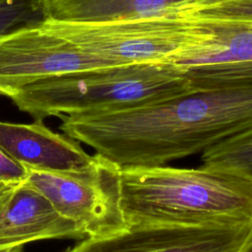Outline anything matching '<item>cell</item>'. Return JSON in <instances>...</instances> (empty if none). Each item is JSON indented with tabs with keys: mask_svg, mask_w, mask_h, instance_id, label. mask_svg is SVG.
<instances>
[{
	"mask_svg": "<svg viewBox=\"0 0 252 252\" xmlns=\"http://www.w3.org/2000/svg\"><path fill=\"white\" fill-rule=\"evenodd\" d=\"M60 118L64 134L120 168L159 166L252 128V90H193L136 108Z\"/></svg>",
	"mask_w": 252,
	"mask_h": 252,
	"instance_id": "6da1fadb",
	"label": "cell"
},
{
	"mask_svg": "<svg viewBox=\"0 0 252 252\" xmlns=\"http://www.w3.org/2000/svg\"><path fill=\"white\" fill-rule=\"evenodd\" d=\"M120 199L128 226L252 222V180L202 165L121 168Z\"/></svg>",
	"mask_w": 252,
	"mask_h": 252,
	"instance_id": "7a4b0ae2",
	"label": "cell"
},
{
	"mask_svg": "<svg viewBox=\"0 0 252 252\" xmlns=\"http://www.w3.org/2000/svg\"><path fill=\"white\" fill-rule=\"evenodd\" d=\"M171 63L110 66L51 77L32 84L10 99L35 121L47 117L117 111L156 103L193 91Z\"/></svg>",
	"mask_w": 252,
	"mask_h": 252,
	"instance_id": "3957f363",
	"label": "cell"
},
{
	"mask_svg": "<svg viewBox=\"0 0 252 252\" xmlns=\"http://www.w3.org/2000/svg\"><path fill=\"white\" fill-rule=\"evenodd\" d=\"M49 31L77 48L115 66L168 63L198 36L191 16H158L106 23L42 21Z\"/></svg>",
	"mask_w": 252,
	"mask_h": 252,
	"instance_id": "277c9868",
	"label": "cell"
},
{
	"mask_svg": "<svg viewBox=\"0 0 252 252\" xmlns=\"http://www.w3.org/2000/svg\"><path fill=\"white\" fill-rule=\"evenodd\" d=\"M120 170L116 164L94 154L93 161L77 171L29 169L24 183L74 221L86 239H99L128 228L121 208Z\"/></svg>",
	"mask_w": 252,
	"mask_h": 252,
	"instance_id": "5b68a950",
	"label": "cell"
},
{
	"mask_svg": "<svg viewBox=\"0 0 252 252\" xmlns=\"http://www.w3.org/2000/svg\"><path fill=\"white\" fill-rule=\"evenodd\" d=\"M193 18L198 36L168 63L194 90H252V19Z\"/></svg>",
	"mask_w": 252,
	"mask_h": 252,
	"instance_id": "8992f818",
	"label": "cell"
},
{
	"mask_svg": "<svg viewBox=\"0 0 252 252\" xmlns=\"http://www.w3.org/2000/svg\"><path fill=\"white\" fill-rule=\"evenodd\" d=\"M110 66L115 65L82 51L42 22L0 37V94L9 98L51 77Z\"/></svg>",
	"mask_w": 252,
	"mask_h": 252,
	"instance_id": "52a82bcc",
	"label": "cell"
},
{
	"mask_svg": "<svg viewBox=\"0 0 252 252\" xmlns=\"http://www.w3.org/2000/svg\"><path fill=\"white\" fill-rule=\"evenodd\" d=\"M252 222L236 225H133L115 235L84 239L66 252H245Z\"/></svg>",
	"mask_w": 252,
	"mask_h": 252,
	"instance_id": "ba28073f",
	"label": "cell"
},
{
	"mask_svg": "<svg viewBox=\"0 0 252 252\" xmlns=\"http://www.w3.org/2000/svg\"><path fill=\"white\" fill-rule=\"evenodd\" d=\"M38 191L24 182L10 187L0 207V248L48 239H86Z\"/></svg>",
	"mask_w": 252,
	"mask_h": 252,
	"instance_id": "9c48e42d",
	"label": "cell"
},
{
	"mask_svg": "<svg viewBox=\"0 0 252 252\" xmlns=\"http://www.w3.org/2000/svg\"><path fill=\"white\" fill-rule=\"evenodd\" d=\"M0 149L27 168L41 171H77L94 159L81 143L50 130L42 121H0Z\"/></svg>",
	"mask_w": 252,
	"mask_h": 252,
	"instance_id": "30bf717a",
	"label": "cell"
},
{
	"mask_svg": "<svg viewBox=\"0 0 252 252\" xmlns=\"http://www.w3.org/2000/svg\"><path fill=\"white\" fill-rule=\"evenodd\" d=\"M220 0H43V21L92 24L190 16Z\"/></svg>",
	"mask_w": 252,
	"mask_h": 252,
	"instance_id": "8fae6325",
	"label": "cell"
},
{
	"mask_svg": "<svg viewBox=\"0 0 252 252\" xmlns=\"http://www.w3.org/2000/svg\"><path fill=\"white\" fill-rule=\"evenodd\" d=\"M201 160L202 166L231 171L252 180V128L207 149Z\"/></svg>",
	"mask_w": 252,
	"mask_h": 252,
	"instance_id": "7c38bea8",
	"label": "cell"
},
{
	"mask_svg": "<svg viewBox=\"0 0 252 252\" xmlns=\"http://www.w3.org/2000/svg\"><path fill=\"white\" fill-rule=\"evenodd\" d=\"M43 19V0H0V37Z\"/></svg>",
	"mask_w": 252,
	"mask_h": 252,
	"instance_id": "4fadbf2b",
	"label": "cell"
},
{
	"mask_svg": "<svg viewBox=\"0 0 252 252\" xmlns=\"http://www.w3.org/2000/svg\"><path fill=\"white\" fill-rule=\"evenodd\" d=\"M190 16L213 19H252V0H220Z\"/></svg>",
	"mask_w": 252,
	"mask_h": 252,
	"instance_id": "5bb4252c",
	"label": "cell"
},
{
	"mask_svg": "<svg viewBox=\"0 0 252 252\" xmlns=\"http://www.w3.org/2000/svg\"><path fill=\"white\" fill-rule=\"evenodd\" d=\"M29 173V168L22 165L0 149V184L15 186L23 183Z\"/></svg>",
	"mask_w": 252,
	"mask_h": 252,
	"instance_id": "9a60e30c",
	"label": "cell"
},
{
	"mask_svg": "<svg viewBox=\"0 0 252 252\" xmlns=\"http://www.w3.org/2000/svg\"><path fill=\"white\" fill-rule=\"evenodd\" d=\"M24 246H11V247H4L0 248V252H23Z\"/></svg>",
	"mask_w": 252,
	"mask_h": 252,
	"instance_id": "2e32d148",
	"label": "cell"
},
{
	"mask_svg": "<svg viewBox=\"0 0 252 252\" xmlns=\"http://www.w3.org/2000/svg\"><path fill=\"white\" fill-rule=\"evenodd\" d=\"M16 186V185H15ZM12 187V186H7V185H1L0 184V207L3 203V200H4V197H5V194L7 192V190Z\"/></svg>",
	"mask_w": 252,
	"mask_h": 252,
	"instance_id": "e0dca14e",
	"label": "cell"
},
{
	"mask_svg": "<svg viewBox=\"0 0 252 252\" xmlns=\"http://www.w3.org/2000/svg\"><path fill=\"white\" fill-rule=\"evenodd\" d=\"M245 252H252V243L249 245V247L246 249Z\"/></svg>",
	"mask_w": 252,
	"mask_h": 252,
	"instance_id": "ac0fdd59",
	"label": "cell"
}]
</instances>
